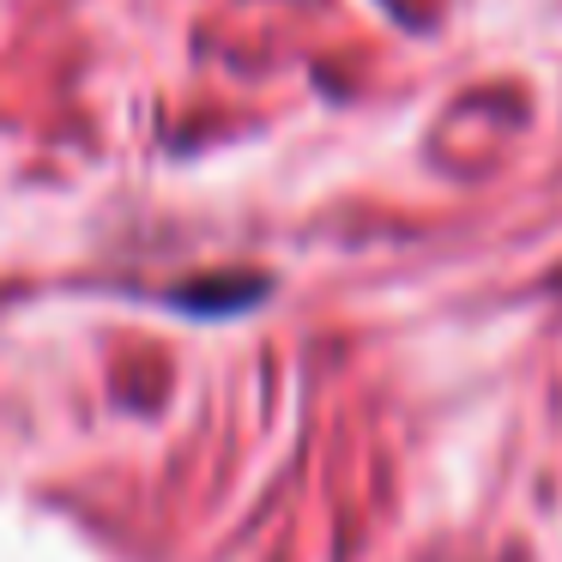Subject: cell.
<instances>
[{"label": "cell", "instance_id": "cell-1", "mask_svg": "<svg viewBox=\"0 0 562 562\" xmlns=\"http://www.w3.org/2000/svg\"><path fill=\"white\" fill-rule=\"evenodd\" d=\"M260 296H267V279H255V272H224V279L182 284L170 303L188 308V315H243V308L260 303Z\"/></svg>", "mask_w": 562, "mask_h": 562}]
</instances>
